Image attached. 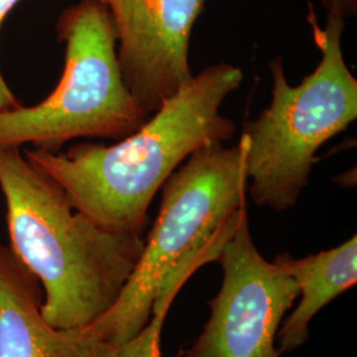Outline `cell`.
I'll list each match as a JSON object with an SVG mask.
<instances>
[{"label": "cell", "instance_id": "7a4b0ae2", "mask_svg": "<svg viewBox=\"0 0 357 357\" xmlns=\"http://www.w3.org/2000/svg\"><path fill=\"white\" fill-rule=\"evenodd\" d=\"M0 191L10 249L41 284V314L57 330L89 327L114 306L144 238L103 229L20 147H0Z\"/></svg>", "mask_w": 357, "mask_h": 357}, {"label": "cell", "instance_id": "3957f363", "mask_svg": "<svg viewBox=\"0 0 357 357\" xmlns=\"http://www.w3.org/2000/svg\"><path fill=\"white\" fill-rule=\"evenodd\" d=\"M249 142H213L199 149L162 187V203L141 257L114 306L82 328L100 342H122L149 323L165 282L188 280L217 261L248 215Z\"/></svg>", "mask_w": 357, "mask_h": 357}, {"label": "cell", "instance_id": "7c38bea8", "mask_svg": "<svg viewBox=\"0 0 357 357\" xmlns=\"http://www.w3.org/2000/svg\"><path fill=\"white\" fill-rule=\"evenodd\" d=\"M327 13L335 11L344 19L355 16L357 13V0H319Z\"/></svg>", "mask_w": 357, "mask_h": 357}, {"label": "cell", "instance_id": "9c48e42d", "mask_svg": "<svg viewBox=\"0 0 357 357\" xmlns=\"http://www.w3.org/2000/svg\"><path fill=\"white\" fill-rule=\"evenodd\" d=\"M274 261L293 278L301 295L298 306L283 319L277 335V347L283 354L305 344L310 336V323L315 315L356 284L357 237L354 236L318 255L294 258L284 253Z\"/></svg>", "mask_w": 357, "mask_h": 357}, {"label": "cell", "instance_id": "52a82bcc", "mask_svg": "<svg viewBox=\"0 0 357 357\" xmlns=\"http://www.w3.org/2000/svg\"><path fill=\"white\" fill-rule=\"evenodd\" d=\"M208 0H103L122 76L147 119L191 79L192 31Z\"/></svg>", "mask_w": 357, "mask_h": 357}, {"label": "cell", "instance_id": "5b68a950", "mask_svg": "<svg viewBox=\"0 0 357 357\" xmlns=\"http://www.w3.org/2000/svg\"><path fill=\"white\" fill-rule=\"evenodd\" d=\"M57 36L65 66L41 102L0 112V147L33 144L52 153L78 138L119 141L135 132L142 114L122 76L116 35L103 0H79L61 13Z\"/></svg>", "mask_w": 357, "mask_h": 357}, {"label": "cell", "instance_id": "6da1fadb", "mask_svg": "<svg viewBox=\"0 0 357 357\" xmlns=\"http://www.w3.org/2000/svg\"><path fill=\"white\" fill-rule=\"evenodd\" d=\"M243 81L240 66L211 65L114 144L81 143L64 153L26 149L24 156L94 224L142 236L153 197L178 167L206 144L233 139L236 123L220 110Z\"/></svg>", "mask_w": 357, "mask_h": 357}, {"label": "cell", "instance_id": "277c9868", "mask_svg": "<svg viewBox=\"0 0 357 357\" xmlns=\"http://www.w3.org/2000/svg\"><path fill=\"white\" fill-rule=\"evenodd\" d=\"M320 52L319 64L296 86L289 84L282 57L268 63L271 102L243 125L249 142L248 192L259 206L291 209L310 183L320 147L357 118V79L345 63V19L327 13L320 26L312 6L307 17Z\"/></svg>", "mask_w": 357, "mask_h": 357}, {"label": "cell", "instance_id": "8fae6325", "mask_svg": "<svg viewBox=\"0 0 357 357\" xmlns=\"http://www.w3.org/2000/svg\"><path fill=\"white\" fill-rule=\"evenodd\" d=\"M19 1L20 0H0V29L8 13L13 11ZM19 106H22V103L19 102L13 90L10 89V86L6 84L4 77L0 70V112L13 110V109H17Z\"/></svg>", "mask_w": 357, "mask_h": 357}, {"label": "cell", "instance_id": "ba28073f", "mask_svg": "<svg viewBox=\"0 0 357 357\" xmlns=\"http://www.w3.org/2000/svg\"><path fill=\"white\" fill-rule=\"evenodd\" d=\"M38 278L0 243V357H97L100 340L44 319Z\"/></svg>", "mask_w": 357, "mask_h": 357}, {"label": "cell", "instance_id": "8992f818", "mask_svg": "<svg viewBox=\"0 0 357 357\" xmlns=\"http://www.w3.org/2000/svg\"><path fill=\"white\" fill-rule=\"evenodd\" d=\"M222 283L211 317L183 357H280L277 335L298 298V286L275 261L258 252L243 217L217 259Z\"/></svg>", "mask_w": 357, "mask_h": 357}, {"label": "cell", "instance_id": "30bf717a", "mask_svg": "<svg viewBox=\"0 0 357 357\" xmlns=\"http://www.w3.org/2000/svg\"><path fill=\"white\" fill-rule=\"evenodd\" d=\"M175 294L162 293L155 299L153 318L135 336L122 342H100L97 357H162L160 333Z\"/></svg>", "mask_w": 357, "mask_h": 357}]
</instances>
